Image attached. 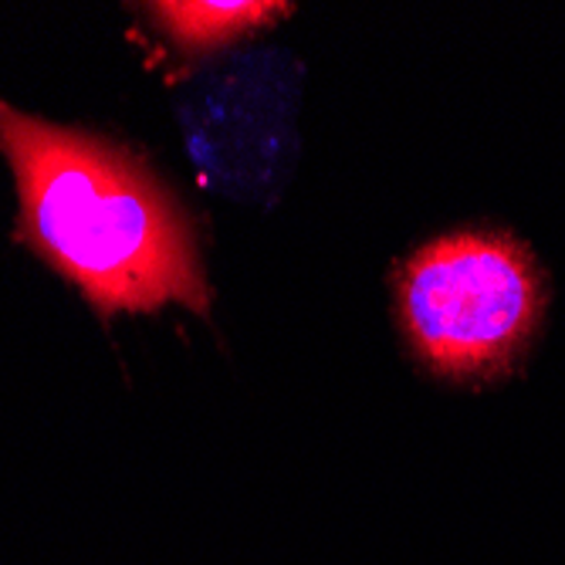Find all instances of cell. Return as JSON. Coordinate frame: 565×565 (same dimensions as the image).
I'll return each instance as SVG.
<instances>
[{
  "label": "cell",
  "instance_id": "cell-2",
  "mask_svg": "<svg viewBox=\"0 0 565 565\" xmlns=\"http://www.w3.org/2000/svg\"><path fill=\"white\" fill-rule=\"evenodd\" d=\"M393 295L409 352L460 386L519 373L548 308L532 247L494 227L427 241L399 265Z\"/></svg>",
  "mask_w": 565,
  "mask_h": 565
},
{
  "label": "cell",
  "instance_id": "cell-1",
  "mask_svg": "<svg viewBox=\"0 0 565 565\" xmlns=\"http://www.w3.org/2000/svg\"><path fill=\"white\" fill-rule=\"evenodd\" d=\"M0 152L18 186V241L98 312L207 316L196 234L170 186L132 149L21 113L0 98Z\"/></svg>",
  "mask_w": 565,
  "mask_h": 565
},
{
  "label": "cell",
  "instance_id": "cell-3",
  "mask_svg": "<svg viewBox=\"0 0 565 565\" xmlns=\"http://www.w3.org/2000/svg\"><path fill=\"white\" fill-rule=\"evenodd\" d=\"M298 62L250 51L207 72L183 106V129L207 180L237 196H275L298 152Z\"/></svg>",
  "mask_w": 565,
  "mask_h": 565
},
{
  "label": "cell",
  "instance_id": "cell-4",
  "mask_svg": "<svg viewBox=\"0 0 565 565\" xmlns=\"http://www.w3.org/2000/svg\"><path fill=\"white\" fill-rule=\"evenodd\" d=\"M152 21L170 34L173 44L186 51H211L231 44L262 24L281 18L285 4H250V0H234V4H152Z\"/></svg>",
  "mask_w": 565,
  "mask_h": 565
}]
</instances>
